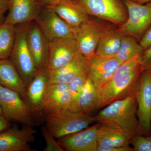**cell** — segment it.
Returning a JSON list of instances; mask_svg holds the SVG:
<instances>
[{
  "label": "cell",
  "mask_w": 151,
  "mask_h": 151,
  "mask_svg": "<svg viewBox=\"0 0 151 151\" xmlns=\"http://www.w3.org/2000/svg\"><path fill=\"white\" fill-rule=\"evenodd\" d=\"M140 56L123 63L108 84L97 90L99 109L138 92L144 71Z\"/></svg>",
  "instance_id": "6da1fadb"
},
{
  "label": "cell",
  "mask_w": 151,
  "mask_h": 151,
  "mask_svg": "<svg viewBox=\"0 0 151 151\" xmlns=\"http://www.w3.org/2000/svg\"><path fill=\"white\" fill-rule=\"evenodd\" d=\"M137 92L107 105L94 116L95 122L122 130L132 136L144 135L137 116Z\"/></svg>",
  "instance_id": "7a4b0ae2"
},
{
  "label": "cell",
  "mask_w": 151,
  "mask_h": 151,
  "mask_svg": "<svg viewBox=\"0 0 151 151\" xmlns=\"http://www.w3.org/2000/svg\"><path fill=\"white\" fill-rule=\"evenodd\" d=\"M45 121L47 129L58 139L84 129L95 122L92 114L73 112L68 109L47 114Z\"/></svg>",
  "instance_id": "3957f363"
},
{
  "label": "cell",
  "mask_w": 151,
  "mask_h": 151,
  "mask_svg": "<svg viewBox=\"0 0 151 151\" xmlns=\"http://www.w3.org/2000/svg\"><path fill=\"white\" fill-rule=\"evenodd\" d=\"M27 24L16 26L15 42L9 58L16 68L26 87L39 70L27 42L26 32Z\"/></svg>",
  "instance_id": "277c9868"
},
{
  "label": "cell",
  "mask_w": 151,
  "mask_h": 151,
  "mask_svg": "<svg viewBox=\"0 0 151 151\" xmlns=\"http://www.w3.org/2000/svg\"><path fill=\"white\" fill-rule=\"evenodd\" d=\"M124 2L128 12V18L118 29L123 35L140 40L151 26V1L145 5L132 0H124Z\"/></svg>",
  "instance_id": "5b68a950"
},
{
  "label": "cell",
  "mask_w": 151,
  "mask_h": 151,
  "mask_svg": "<svg viewBox=\"0 0 151 151\" xmlns=\"http://www.w3.org/2000/svg\"><path fill=\"white\" fill-rule=\"evenodd\" d=\"M17 92L0 85V107L3 115L9 119L33 127L35 115Z\"/></svg>",
  "instance_id": "8992f818"
},
{
  "label": "cell",
  "mask_w": 151,
  "mask_h": 151,
  "mask_svg": "<svg viewBox=\"0 0 151 151\" xmlns=\"http://www.w3.org/2000/svg\"><path fill=\"white\" fill-rule=\"evenodd\" d=\"M89 15L121 25L128 18L127 8L122 0H73Z\"/></svg>",
  "instance_id": "52a82bcc"
},
{
  "label": "cell",
  "mask_w": 151,
  "mask_h": 151,
  "mask_svg": "<svg viewBox=\"0 0 151 151\" xmlns=\"http://www.w3.org/2000/svg\"><path fill=\"white\" fill-rule=\"evenodd\" d=\"M35 21L48 41L60 38H75L76 28L68 24L47 7H41Z\"/></svg>",
  "instance_id": "ba28073f"
},
{
  "label": "cell",
  "mask_w": 151,
  "mask_h": 151,
  "mask_svg": "<svg viewBox=\"0 0 151 151\" xmlns=\"http://www.w3.org/2000/svg\"><path fill=\"white\" fill-rule=\"evenodd\" d=\"M78 51L75 38H60L49 41L45 69L55 70L65 66Z\"/></svg>",
  "instance_id": "9c48e42d"
},
{
  "label": "cell",
  "mask_w": 151,
  "mask_h": 151,
  "mask_svg": "<svg viewBox=\"0 0 151 151\" xmlns=\"http://www.w3.org/2000/svg\"><path fill=\"white\" fill-rule=\"evenodd\" d=\"M108 26L90 19L76 28L75 39L78 51L87 58L94 56L100 38Z\"/></svg>",
  "instance_id": "30bf717a"
},
{
  "label": "cell",
  "mask_w": 151,
  "mask_h": 151,
  "mask_svg": "<svg viewBox=\"0 0 151 151\" xmlns=\"http://www.w3.org/2000/svg\"><path fill=\"white\" fill-rule=\"evenodd\" d=\"M36 131L31 126L14 127L0 132V151H35L29 144L35 140Z\"/></svg>",
  "instance_id": "8fae6325"
},
{
  "label": "cell",
  "mask_w": 151,
  "mask_h": 151,
  "mask_svg": "<svg viewBox=\"0 0 151 151\" xmlns=\"http://www.w3.org/2000/svg\"><path fill=\"white\" fill-rule=\"evenodd\" d=\"M88 61L89 78L97 90L108 84L123 63L115 56L101 57L95 55L88 58Z\"/></svg>",
  "instance_id": "7c38bea8"
},
{
  "label": "cell",
  "mask_w": 151,
  "mask_h": 151,
  "mask_svg": "<svg viewBox=\"0 0 151 151\" xmlns=\"http://www.w3.org/2000/svg\"><path fill=\"white\" fill-rule=\"evenodd\" d=\"M100 123L84 129L67 135L58 140L64 151H97V134Z\"/></svg>",
  "instance_id": "4fadbf2b"
},
{
  "label": "cell",
  "mask_w": 151,
  "mask_h": 151,
  "mask_svg": "<svg viewBox=\"0 0 151 151\" xmlns=\"http://www.w3.org/2000/svg\"><path fill=\"white\" fill-rule=\"evenodd\" d=\"M137 116L144 135L150 136L151 129V75L144 71L137 94Z\"/></svg>",
  "instance_id": "5bb4252c"
},
{
  "label": "cell",
  "mask_w": 151,
  "mask_h": 151,
  "mask_svg": "<svg viewBox=\"0 0 151 151\" xmlns=\"http://www.w3.org/2000/svg\"><path fill=\"white\" fill-rule=\"evenodd\" d=\"M26 38L38 69L45 68L48 41L35 21L27 23Z\"/></svg>",
  "instance_id": "9a60e30c"
},
{
  "label": "cell",
  "mask_w": 151,
  "mask_h": 151,
  "mask_svg": "<svg viewBox=\"0 0 151 151\" xmlns=\"http://www.w3.org/2000/svg\"><path fill=\"white\" fill-rule=\"evenodd\" d=\"M41 7L37 0H9L4 23L16 26L35 21Z\"/></svg>",
  "instance_id": "2e32d148"
},
{
  "label": "cell",
  "mask_w": 151,
  "mask_h": 151,
  "mask_svg": "<svg viewBox=\"0 0 151 151\" xmlns=\"http://www.w3.org/2000/svg\"><path fill=\"white\" fill-rule=\"evenodd\" d=\"M71 102L68 84H48L42 102V113L46 115L63 109L70 110Z\"/></svg>",
  "instance_id": "e0dca14e"
},
{
  "label": "cell",
  "mask_w": 151,
  "mask_h": 151,
  "mask_svg": "<svg viewBox=\"0 0 151 151\" xmlns=\"http://www.w3.org/2000/svg\"><path fill=\"white\" fill-rule=\"evenodd\" d=\"M88 58L79 51L70 63L62 68L53 70H46L48 84H68L76 76L88 72Z\"/></svg>",
  "instance_id": "ac0fdd59"
},
{
  "label": "cell",
  "mask_w": 151,
  "mask_h": 151,
  "mask_svg": "<svg viewBox=\"0 0 151 151\" xmlns=\"http://www.w3.org/2000/svg\"><path fill=\"white\" fill-rule=\"evenodd\" d=\"M48 76L45 68L40 69L27 87L25 101L37 115L42 114V102L47 85Z\"/></svg>",
  "instance_id": "d6986e66"
},
{
  "label": "cell",
  "mask_w": 151,
  "mask_h": 151,
  "mask_svg": "<svg viewBox=\"0 0 151 151\" xmlns=\"http://www.w3.org/2000/svg\"><path fill=\"white\" fill-rule=\"evenodd\" d=\"M68 24L74 28L81 26L90 19L89 15L73 0H62L48 6Z\"/></svg>",
  "instance_id": "ffe728a7"
},
{
  "label": "cell",
  "mask_w": 151,
  "mask_h": 151,
  "mask_svg": "<svg viewBox=\"0 0 151 151\" xmlns=\"http://www.w3.org/2000/svg\"><path fill=\"white\" fill-rule=\"evenodd\" d=\"M0 85L17 92L24 100L26 98V86L9 58L0 59Z\"/></svg>",
  "instance_id": "44dd1931"
},
{
  "label": "cell",
  "mask_w": 151,
  "mask_h": 151,
  "mask_svg": "<svg viewBox=\"0 0 151 151\" xmlns=\"http://www.w3.org/2000/svg\"><path fill=\"white\" fill-rule=\"evenodd\" d=\"M132 137L122 130L100 123L97 131V143L106 147H127L131 145Z\"/></svg>",
  "instance_id": "7402d4cb"
},
{
  "label": "cell",
  "mask_w": 151,
  "mask_h": 151,
  "mask_svg": "<svg viewBox=\"0 0 151 151\" xmlns=\"http://www.w3.org/2000/svg\"><path fill=\"white\" fill-rule=\"evenodd\" d=\"M123 35L119 29H114L109 26L100 38L95 55L101 57L116 56Z\"/></svg>",
  "instance_id": "603a6c76"
},
{
  "label": "cell",
  "mask_w": 151,
  "mask_h": 151,
  "mask_svg": "<svg viewBox=\"0 0 151 151\" xmlns=\"http://www.w3.org/2000/svg\"><path fill=\"white\" fill-rule=\"evenodd\" d=\"M98 110L97 89L88 77L78 98L76 112L92 114Z\"/></svg>",
  "instance_id": "cb8c5ba5"
},
{
  "label": "cell",
  "mask_w": 151,
  "mask_h": 151,
  "mask_svg": "<svg viewBox=\"0 0 151 151\" xmlns=\"http://www.w3.org/2000/svg\"><path fill=\"white\" fill-rule=\"evenodd\" d=\"M16 35V26L5 23L0 25V59L9 58Z\"/></svg>",
  "instance_id": "d4e9b609"
},
{
  "label": "cell",
  "mask_w": 151,
  "mask_h": 151,
  "mask_svg": "<svg viewBox=\"0 0 151 151\" xmlns=\"http://www.w3.org/2000/svg\"><path fill=\"white\" fill-rule=\"evenodd\" d=\"M144 51L140 45L134 38L129 36L123 35L119 51L115 57L124 63L141 55Z\"/></svg>",
  "instance_id": "484cf974"
},
{
  "label": "cell",
  "mask_w": 151,
  "mask_h": 151,
  "mask_svg": "<svg viewBox=\"0 0 151 151\" xmlns=\"http://www.w3.org/2000/svg\"><path fill=\"white\" fill-rule=\"evenodd\" d=\"M88 77V72H84L76 76L68 84L72 101L70 111L76 112V107L78 98Z\"/></svg>",
  "instance_id": "4316f807"
},
{
  "label": "cell",
  "mask_w": 151,
  "mask_h": 151,
  "mask_svg": "<svg viewBox=\"0 0 151 151\" xmlns=\"http://www.w3.org/2000/svg\"><path fill=\"white\" fill-rule=\"evenodd\" d=\"M134 151H151V135L137 134L131 137Z\"/></svg>",
  "instance_id": "83f0119b"
},
{
  "label": "cell",
  "mask_w": 151,
  "mask_h": 151,
  "mask_svg": "<svg viewBox=\"0 0 151 151\" xmlns=\"http://www.w3.org/2000/svg\"><path fill=\"white\" fill-rule=\"evenodd\" d=\"M42 134L43 136L46 146L44 149L45 151H64L62 147L60 146L57 141L55 139L53 136L51 134L45 126H42L41 130Z\"/></svg>",
  "instance_id": "f1b7e54d"
},
{
  "label": "cell",
  "mask_w": 151,
  "mask_h": 151,
  "mask_svg": "<svg viewBox=\"0 0 151 151\" xmlns=\"http://www.w3.org/2000/svg\"><path fill=\"white\" fill-rule=\"evenodd\" d=\"M140 65L144 71L151 70V46L145 50L140 56Z\"/></svg>",
  "instance_id": "f546056e"
},
{
  "label": "cell",
  "mask_w": 151,
  "mask_h": 151,
  "mask_svg": "<svg viewBox=\"0 0 151 151\" xmlns=\"http://www.w3.org/2000/svg\"><path fill=\"white\" fill-rule=\"evenodd\" d=\"M140 40L139 44L144 50L151 46V26L147 30Z\"/></svg>",
  "instance_id": "4dcf8cb0"
},
{
  "label": "cell",
  "mask_w": 151,
  "mask_h": 151,
  "mask_svg": "<svg viewBox=\"0 0 151 151\" xmlns=\"http://www.w3.org/2000/svg\"><path fill=\"white\" fill-rule=\"evenodd\" d=\"M9 0H0V25L4 22L5 14L8 11Z\"/></svg>",
  "instance_id": "1f68e13d"
},
{
  "label": "cell",
  "mask_w": 151,
  "mask_h": 151,
  "mask_svg": "<svg viewBox=\"0 0 151 151\" xmlns=\"http://www.w3.org/2000/svg\"><path fill=\"white\" fill-rule=\"evenodd\" d=\"M97 151H134L130 146L122 147H106L98 145Z\"/></svg>",
  "instance_id": "d6a6232c"
},
{
  "label": "cell",
  "mask_w": 151,
  "mask_h": 151,
  "mask_svg": "<svg viewBox=\"0 0 151 151\" xmlns=\"http://www.w3.org/2000/svg\"><path fill=\"white\" fill-rule=\"evenodd\" d=\"M11 128L9 119L4 115H0V132H4Z\"/></svg>",
  "instance_id": "836d02e7"
},
{
  "label": "cell",
  "mask_w": 151,
  "mask_h": 151,
  "mask_svg": "<svg viewBox=\"0 0 151 151\" xmlns=\"http://www.w3.org/2000/svg\"><path fill=\"white\" fill-rule=\"evenodd\" d=\"M62 0H37L42 6H48L56 4Z\"/></svg>",
  "instance_id": "e575fe53"
},
{
  "label": "cell",
  "mask_w": 151,
  "mask_h": 151,
  "mask_svg": "<svg viewBox=\"0 0 151 151\" xmlns=\"http://www.w3.org/2000/svg\"><path fill=\"white\" fill-rule=\"evenodd\" d=\"M132 1L140 4H145V3L151 1V0H132Z\"/></svg>",
  "instance_id": "d590c367"
},
{
  "label": "cell",
  "mask_w": 151,
  "mask_h": 151,
  "mask_svg": "<svg viewBox=\"0 0 151 151\" xmlns=\"http://www.w3.org/2000/svg\"><path fill=\"white\" fill-rule=\"evenodd\" d=\"M0 115H3L2 111L0 107Z\"/></svg>",
  "instance_id": "8d00e7d4"
},
{
  "label": "cell",
  "mask_w": 151,
  "mask_h": 151,
  "mask_svg": "<svg viewBox=\"0 0 151 151\" xmlns=\"http://www.w3.org/2000/svg\"><path fill=\"white\" fill-rule=\"evenodd\" d=\"M148 72V73H150V74L151 75V70L150 71V72Z\"/></svg>",
  "instance_id": "74e56055"
},
{
  "label": "cell",
  "mask_w": 151,
  "mask_h": 151,
  "mask_svg": "<svg viewBox=\"0 0 151 151\" xmlns=\"http://www.w3.org/2000/svg\"></svg>",
  "instance_id": "f35d334b"
}]
</instances>
